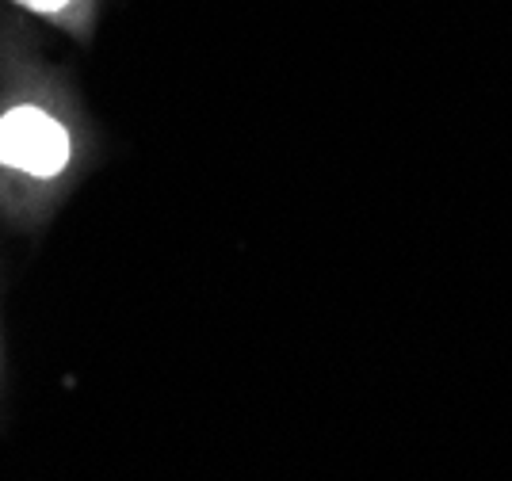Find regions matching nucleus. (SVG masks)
Instances as JSON below:
<instances>
[{
    "label": "nucleus",
    "mask_w": 512,
    "mask_h": 481,
    "mask_svg": "<svg viewBox=\"0 0 512 481\" xmlns=\"http://www.w3.org/2000/svg\"><path fill=\"white\" fill-rule=\"evenodd\" d=\"M104 157L77 81L46 58L39 23L0 8V226L39 237Z\"/></svg>",
    "instance_id": "1"
},
{
    "label": "nucleus",
    "mask_w": 512,
    "mask_h": 481,
    "mask_svg": "<svg viewBox=\"0 0 512 481\" xmlns=\"http://www.w3.org/2000/svg\"><path fill=\"white\" fill-rule=\"evenodd\" d=\"M0 4L27 16V20H35L39 27H50L65 39L88 46L96 39V27H100L107 0H0Z\"/></svg>",
    "instance_id": "2"
},
{
    "label": "nucleus",
    "mask_w": 512,
    "mask_h": 481,
    "mask_svg": "<svg viewBox=\"0 0 512 481\" xmlns=\"http://www.w3.org/2000/svg\"><path fill=\"white\" fill-rule=\"evenodd\" d=\"M4 375H8V352H4V329H0V394H4Z\"/></svg>",
    "instance_id": "3"
}]
</instances>
